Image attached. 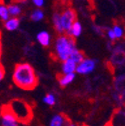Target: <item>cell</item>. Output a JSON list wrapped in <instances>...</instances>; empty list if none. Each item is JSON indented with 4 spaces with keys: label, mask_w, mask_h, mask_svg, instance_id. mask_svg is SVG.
<instances>
[{
    "label": "cell",
    "mask_w": 125,
    "mask_h": 126,
    "mask_svg": "<svg viewBox=\"0 0 125 126\" xmlns=\"http://www.w3.org/2000/svg\"><path fill=\"white\" fill-rule=\"evenodd\" d=\"M75 79V73H62L58 76V83L62 87H66L70 85Z\"/></svg>",
    "instance_id": "8fae6325"
},
{
    "label": "cell",
    "mask_w": 125,
    "mask_h": 126,
    "mask_svg": "<svg viewBox=\"0 0 125 126\" xmlns=\"http://www.w3.org/2000/svg\"><path fill=\"white\" fill-rule=\"evenodd\" d=\"M1 55H2V43H1V39H0V59H1Z\"/></svg>",
    "instance_id": "cb8c5ba5"
},
{
    "label": "cell",
    "mask_w": 125,
    "mask_h": 126,
    "mask_svg": "<svg viewBox=\"0 0 125 126\" xmlns=\"http://www.w3.org/2000/svg\"><path fill=\"white\" fill-rule=\"evenodd\" d=\"M14 84L23 90H32L38 84V76L32 67L27 62L16 64L12 74Z\"/></svg>",
    "instance_id": "6da1fadb"
},
{
    "label": "cell",
    "mask_w": 125,
    "mask_h": 126,
    "mask_svg": "<svg viewBox=\"0 0 125 126\" xmlns=\"http://www.w3.org/2000/svg\"><path fill=\"white\" fill-rule=\"evenodd\" d=\"M36 40L42 47H49L51 44V35L48 31L41 30L36 35Z\"/></svg>",
    "instance_id": "ba28073f"
},
{
    "label": "cell",
    "mask_w": 125,
    "mask_h": 126,
    "mask_svg": "<svg viewBox=\"0 0 125 126\" xmlns=\"http://www.w3.org/2000/svg\"><path fill=\"white\" fill-rule=\"evenodd\" d=\"M8 106L20 123H28L32 119V108L27 102L20 99H15L11 101Z\"/></svg>",
    "instance_id": "3957f363"
},
{
    "label": "cell",
    "mask_w": 125,
    "mask_h": 126,
    "mask_svg": "<svg viewBox=\"0 0 125 126\" xmlns=\"http://www.w3.org/2000/svg\"><path fill=\"white\" fill-rule=\"evenodd\" d=\"M77 49L75 39L63 33L59 34L53 46V56L60 62L68 59L71 54Z\"/></svg>",
    "instance_id": "7a4b0ae2"
},
{
    "label": "cell",
    "mask_w": 125,
    "mask_h": 126,
    "mask_svg": "<svg viewBox=\"0 0 125 126\" xmlns=\"http://www.w3.org/2000/svg\"><path fill=\"white\" fill-rule=\"evenodd\" d=\"M114 99L117 102L122 103L125 98V74H120L116 76L114 79Z\"/></svg>",
    "instance_id": "8992f818"
},
{
    "label": "cell",
    "mask_w": 125,
    "mask_h": 126,
    "mask_svg": "<svg viewBox=\"0 0 125 126\" xmlns=\"http://www.w3.org/2000/svg\"><path fill=\"white\" fill-rule=\"evenodd\" d=\"M43 18H44V12L40 8L34 9L30 14V19L33 22H40L41 20H43Z\"/></svg>",
    "instance_id": "e0dca14e"
},
{
    "label": "cell",
    "mask_w": 125,
    "mask_h": 126,
    "mask_svg": "<svg viewBox=\"0 0 125 126\" xmlns=\"http://www.w3.org/2000/svg\"><path fill=\"white\" fill-rule=\"evenodd\" d=\"M0 126H20V122L17 117L13 114L8 105H4L1 108L0 114Z\"/></svg>",
    "instance_id": "5b68a950"
},
{
    "label": "cell",
    "mask_w": 125,
    "mask_h": 126,
    "mask_svg": "<svg viewBox=\"0 0 125 126\" xmlns=\"http://www.w3.org/2000/svg\"><path fill=\"white\" fill-rule=\"evenodd\" d=\"M5 77V70H4V67L0 64V82H1Z\"/></svg>",
    "instance_id": "603a6c76"
},
{
    "label": "cell",
    "mask_w": 125,
    "mask_h": 126,
    "mask_svg": "<svg viewBox=\"0 0 125 126\" xmlns=\"http://www.w3.org/2000/svg\"><path fill=\"white\" fill-rule=\"evenodd\" d=\"M60 12H54L53 16H52V23H53V26L55 28V30L59 34H63L62 32V29H61V26H60Z\"/></svg>",
    "instance_id": "ac0fdd59"
},
{
    "label": "cell",
    "mask_w": 125,
    "mask_h": 126,
    "mask_svg": "<svg viewBox=\"0 0 125 126\" xmlns=\"http://www.w3.org/2000/svg\"><path fill=\"white\" fill-rule=\"evenodd\" d=\"M82 30H83V28H82L81 23H80L79 21L76 20V21L71 25V27L69 28V30L67 31L66 34L75 39V38L79 37V36L82 34Z\"/></svg>",
    "instance_id": "30bf717a"
},
{
    "label": "cell",
    "mask_w": 125,
    "mask_h": 126,
    "mask_svg": "<svg viewBox=\"0 0 125 126\" xmlns=\"http://www.w3.org/2000/svg\"><path fill=\"white\" fill-rule=\"evenodd\" d=\"M43 102L48 106H53L56 103V97L53 93H47L43 97Z\"/></svg>",
    "instance_id": "44dd1931"
},
{
    "label": "cell",
    "mask_w": 125,
    "mask_h": 126,
    "mask_svg": "<svg viewBox=\"0 0 125 126\" xmlns=\"http://www.w3.org/2000/svg\"><path fill=\"white\" fill-rule=\"evenodd\" d=\"M9 17H10V14H9L8 6L5 4H0V19L2 21H5Z\"/></svg>",
    "instance_id": "ffe728a7"
},
{
    "label": "cell",
    "mask_w": 125,
    "mask_h": 126,
    "mask_svg": "<svg viewBox=\"0 0 125 126\" xmlns=\"http://www.w3.org/2000/svg\"><path fill=\"white\" fill-rule=\"evenodd\" d=\"M20 26V19L18 17H9L4 21V27L8 31H15Z\"/></svg>",
    "instance_id": "5bb4252c"
},
{
    "label": "cell",
    "mask_w": 125,
    "mask_h": 126,
    "mask_svg": "<svg viewBox=\"0 0 125 126\" xmlns=\"http://www.w3.org/2000/svg\"><path fill=\"white\" fill-rule=\"evenodd\" d=\"M60 26L62 32L67 33V31L71 27V25L76 21V12L74 9L68 7L65 8L62 12H60Z\"/></svg>",
    "instance_id": "277c9868"
},
{
    "label": "cell",
    "mask_w": 125,
    "mask_h": 126,
    "mask_svg": "<svg viewBox=\"0 0 125 126\" xmlns=\"http://www.w3.org/2000/svg\"><path fill=\"white\" fill-rule=\"evenodd\" d=\"M112 32L114 34V37H115V40H119V39H122L124 36H125V28L119 24H115L112 26L111 28Z\"/></svg>",
    "instance_id": "9a60e30c"
},
{
    "label": "cell",
    "mask_w": 125,
    "mask_h": 126,
    "mask_svg": "<svg viewBox=\"0 0 125 126\" xmlns=\"http://www.w3.org/2000/svg\"><path fill=\"white\" fill-rule=\"evenodd\" d=\"M77 64L71 59L68 58L61 62V72L62 73H75Z\"/></svg>",
    "instance_id": "9c48e42d"
},
{
    "label": "cell",
    "mask_w": 125,
    "mask_h": 126,
    "mask_svg": "<svg viewBox=\"0 0 125 126\" xmlns=\"http://www.w3.org/2000/svg\"><path fill=\"white\" fill-rule=\"evenodd\" d=\"M111 124L113 126H125V110L119 109L114 113Z\"/></svg>",
    "instance_id": "4fadbf2b"
},
{
    "label": "cell",
    "mask_w": 125,
    "mask_h": 126,
    "mask_svg": "<svg viewBox=\"0 0 125 126\" xmlns=\"http://www.w3.org/2000/svg\"><path fill=\"white\" fill-rule=\"evenodd\" d=\"M8 10H9V14L10 17H18L20 16V14L22 13V8L19 4L13 3L8 5Z\"/></svg>",
    "instance_id": "2e32d148"
},
{
    "label": "cell",
    "mask_w": 125,
    "mask_h": 126,
    "mask_svg": "<svg viewBox=\"0 0 125 126\" xmlns=\"http://www.w3.org/2000/svg\"><path fill=\"white\" fill-rule=\"evenodd\" d=\"M104 126H113V125H112L111 123H107V124H105Z\"/></svg>",
    "instance_id": "484cf974"
},
{
    "label": "cell",
    "mask_w": 125,
    "mask_h": 126,
    "mask_svg": "<svg viewBox=\"0 0 125 126\" xmlns=\"http://www.w3.org/2000/svg\"><path fill=\"white\" fill-rule=\"evenodd\" d=\"M66 126H77L76 124H73V123H68Z\"/></svg>",
    "instance_id": "d4e9b609"
},
{
    "label": "cell",
    "mask_w": 125,
    "mask_h": 126,
    "mask_svg": "<svg viewBox=\"0 0 125 126\" xmlns=\"http://www.w3.org/2000/svg\"><path fill=\"white\" fill-rule=\"evenodd\" d=\"M68 123V119L63 114H55L51 117L49 126H66Z\"/></svg>",
    "instance_id": "7c38bea8"
},
{
    "label": "cell",
    "mask_w": 125,
    "mask_h": 126,
    "mask_svg": "<svg viewBox=\"0 0 125 126\" xmlns=\"http://www.w3.org/2000/svg\"><path fill=\"white\" fill-rule=\"evenodd\" d=\"M97 65V62L94 59L91 58H84L80 63L77 64L76 67V72L80 75H88L91 74L95 70Z\"/></svg>",
    "instance_id": "52a82bcc"
},
{
    "label": "cell",
    "mask_w": 125,
    "mask_h": 126,
    "mask_svg": "<svg viewBox=\"0 0 125 126\" xmlns=\"http://www.w3.org/2000/svg\"><path fill=\"white\" fill-rule=\"evenodd\" d=\"M69 58H71V59L76 63V64H78V63H80V62L85 58V56H84L83 52H81L79 49H75V51L71 54V56H70Z\"/></svg>",
    "instance_id": "d6986e66"
},
{
    "label": "cell",
    "mask_w": 125,
    "mask_h": 126,
    "mask_svg": "<svg viewBox=\"0 0 125 126\" xmlns=\"http://www.w3.org/2000/svg\"><path fill=\"white\" fill-rule=\"evenodd\" d=\"M31 1L37 8H41L45 3V0H31Z\"/></svg>",
    "instance_id": "7402d4cb"
}]
</instances>
